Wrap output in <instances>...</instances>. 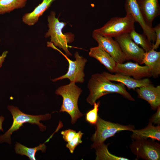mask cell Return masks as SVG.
<instances>
[{
  "instance_id": "6da1fadb",
  "label": "cell",
  "mask_w": 160,
  "mask_h": 160,
  "mask_svg": "<svg viewBox=\"0 0 160 160\" xmlns=\"http://www.w3.org/2000/svg\"><path fill=\"white\" fill-rule=\"evenodd\" d=\"M88 87L89 93L87 101L91 105H93L102 96L112 93L119 94L130 101L135 100L123 84L112 82L102 73H96L91 76L88 81Z\"/></svg>"
},
{
  "instance_id": "7a4b0ae2",
  "label": "cell",
  "mask_w": 160,
  "mask_h": 160,
  "mask_svg": "<svg viewBox=\"0 0 160 160\" xmlns=\"http://www.w3.org/2000/svg\"><path fill=\"white\" fill-rule=\"evenodd\" d=\"M7 108L12 115L13 122L10 128L4 134L0 135V143H6L11 144V135L13 132L18 130L25 123L36 124L41 131H45L46 127L41 123L40 121L48 120L51 118V114L49 113L39 115L26 114L21 111L18 108L12 105H8Z\"/></svg>"
},
{
  "instance_id": "3957f363",
  "label": "cell",
  "mask_w": 160,
  "mask_h": 160,
  "mask_svg": "<svg viewBox=\"0 0 160 160\" xmlns=\"http://www.w3.org/2000/svg\"><path fill=\"white\" fill-rule=\"evenodd\" d=\"M82 92L75 83L71 82L68 84L60 86L55 91L56 95L61 96L63 98L60 112L69 114L72 124L75 123L78 119L83 116L78 107V99Z\"/></svg>"
},
{
  "instance_id": "277c9868",
  "label": "cell",
  "mask_w": 160,
  "mask_h": 160,
  "mask_svg": "<svg viewBox=\"0 0 160 160\" xmlns=\"http://www.w3.org/2000/svg\"><path fill=\"white\" fill-rule=\"evenodd\" d=\"M56 13L52 11L47 17L49 29L45 35V37H50V42L55 47L62 49L67 56H71L72 54L68 49V43L74 40V36L71 33L64 34L62 29L66 25V23L60 22L55 17Z\"/></svg>"
},
{
  "instance_id": "5b68a950",
  "label": "cell",
  "mask_w": 160,
  "mask_h": 160,
  "mask_svg": "<svg viewBox=\"0 0 160 160\" xmlns=\"http://www.w3.org/2000/svg\"><path fill=\"white\" fill-rule=\"evenodd\" d=\"M135 23L132 16L126 13L124 17L111 18L103 26L94 30L93 31L103 36L115 38L129 33L135 29Z\"/></svg>"
},
{
  "instance_id": "8992f818",
  "label": "cell",
  "mask_w": 160,
  "mask_h": 160,
  "mask_svg": "<svg viewBox=\"0 0 160 160\" xmlns=\"http://www.w3.org/2000/svg\"><path fill=\"white\" fill-rule=\"evenodd\" d=\"M96 129L91 137L93 143L91 148L104 143L107 138L113 136L117 132L124 130L132 131L135 129L133 125H125L106 121L98 117L95 124Z\"/></svg>"
},
{
  "instance_id": "52a82bcc",
  "label": "cell",
  "mask_w": 160,
  "mask_h": 160,
  "mask_svg": "<svg viewBox=\"0 0 160 160\" xmlns=\"http://www.w3.org/2000/svg\"><path fill=\"white\" fill-rule=\"evenodd\" d=\"M47 47H51L59 52L66 58L69 64L67 72L63 75L52 79V81L55 82L67 79L70 80L71 82L81 83H83L84 80V78L85 76L84 70L87 60L83 57L80 56L78 52H76L74 54L75 60H72L65 54L55 46L52 43L47 42Z\"/></svg>"
},
{
  "instance_id": "ba28073f",
  "label": "cell",
  "mask_w": 160,
  "mask_h": 160,
  "mask_svg": "<svg viewBox=\"0 0 160 160\" xmlns=\"http://www.w3.org/2000/svg\"><path fill=\"white\" fill-rule=\"evenodd\" d=\"M130 148L137 159L146 160L160 159V145L151 139L134 140Z\"/></svg>"
},
{
  "instance_id": "9c48e42d",
  "label": "cell",
  "mask_w": 160,
  "mask_h": 160,
  "mask_svg": "<svg viewBox=\"0 0 160 160\" xmlns=\"http://www.w3.org/2000/svg\"><path fill=\"white\" fill-rule=\"evenodd\" d=\"M127 60H132L139 64H143L145 51L139 47L131 38L129 33L115 38Z\"/></svg>"
},
{
  "instance_id": "30bf717a",
  "label": "cell",
  "mask_w": 160,
  "mask_h": 160,
  "mask_svg": "<svg viewBox=\"0 0 160 160\" xmlns=\"http://www.w3.org/2000/svg\"><path fill=\"white\" fill-rule=\"evenodd\" d=\"M92 37L117 63H124L127 60L117 41L112 37L102 36L93 31Z\"/></svg>"
},
{
  "instance_id": "8fae6325",
  "label": "cell",
  "mask_w": 160,
  "mask_h": 160,
  "mask_svg": "<svg viewBox=\"0 0 160 160\" xmlns=\"http://www.w3.org/2000/svg\"><path fill=\"white\" fill-rule=\"evenodd\" d=\"M125 9L126 13L130 14L135 22L139 23L143 33L148 39L153 44L156 39V35L153 27L148 26L145 22L139 9L136 0H126Z\"/></svg>"
},
{
  "instance_id": "7c38bea8",
  "label": "cell",
  "mask_w": 160,
  "mask_h": 160,
  "mask_svg": "<svg viewBox=\"0 0 160 160\" xmlns=\"http://www.w3.org/2000/svg\"><path fill=\"white\" fill-rule=\"evenodd\" d=\"M115 73L132 76L136 79L151 76L148 66H141L137 63L131 62L121 63H117Z\"/></svg>"
},
{
  "instance_id": "4fadbf2b",
  "label": "cell",
  "mask_w": 160,
  "mask_h": 160,
  "mask_svg": "<svg viewBox=\"0 0 160 160\" xmlns=\"http://www.w3.org/2000/svg\"><path fill=\"white\" fill-rule=\"evenodd\" d=\"M138 98L147 101L151 109L155 110L160 106V86L156 87L151 84L147 86L137 88Z\"/></svg>"
},
{
  "instance_id": "5bb4252c",
  "label": "cell",
  "mask_w": 160,
  "mask_h": 160,
  "mask_svg": "<svg viewBox=\"0 0 160 160\" xmlns=\"http://www.w3.org/2000/svg\"><path fill=\"white\" fill-rule=\"evenodd\" d=\"M139 9L146 23L152 27L154 20L160 15L158 0H136Z\"/></svg>"
},
{
  "instance_id": "9a60e30c",
  "label": "cell",
  "mask_w": 160,
  "mask_h": 160,
  "mask_svg": "<svg viewBox=\"0 0 160 160\" xmlns=\"http://www.w3.org/2000/svg\"><path fill=\"white\" fill-rule=\"evenodd\" d=\"M102 73L110 81L121 83L129 89H135L151 84V81L148 78L136 79L119 73L112 74L105 71Z\"/></svg>"
},
{
  "instance_id": "2e32d148",
  "label": "cell",
  "mask_w": 160,
  "mask_h": 160,
  "mask_svg": "<svg viewBox=\"0 0 160 160\" xmlns=\"http://www.w3.org/2000/svg\"><path fill=\"white\" fill-rule=\"evenodd\" d=\"M89 55L90 57L98 60L110 72H115L117 63L100 46L98 45L97 46L91 48Z\"/></svg>"
},
{
  "instance_id": "e0dca14e",
  "label": "cell",
  "mask_w": 160,
  "mask_h": 160,
  "mask_svg": "<svg viewBox=\"0 0 160 160\" xmlns=\"http://www.w3.org/2000/svg\"><path fill=\"white\" fill-rule=\"evenodd\" d=\"M143 63L148 67L151 76L158 78L160 74V52L153 49L145 52Z\"/></svg>"
},
{
  "instance_id": "ac0fdd59",
  "label": "cell",
  "mask_w": 160,
  "mask_h": 160,
  "mask_svg": "<svg viewBox=\"0 0 160 160\" xmlns=\"http://www.w3.org/2000/svg\"><path fill=\"white\" fill-rule=\"evenodd\" d=\"M55 0H42L41 3L36 7L31 12L25 14L23 16L22 20L28 26L35 25L39 17L51 6Z\"/></svg>"
},
{
  "instance_id": "d6986e66",
  "label": "cell",
  "mask_w": 160,
  "mask_h": 160,
  "mask_svg": "<svg viewBox=\"0 0 160 160\" xmlns=\"http://www.w3.org/2000/svg\"><path fill=\"white\" fill-rule=\"evenodd\" d=\"M132 132L131 138L134 140L150 138L154 140H160V125L154 126L149 123L145 127L138 130L134 129Z\"/></svg>"
},
{
  "instance_id": "ffe728a7",
  "label": "cell",
  "mask_w": 160,
  "mask_h": 160,
  "mask_svg": "<svg viewBox=\"0 0 160 160\" xmlns=\"http://www.w3.org/2000/svg\"><path fill=\"white\" fill-rule=\"evenodd\" d=\"M50 136L44 143L40 144L38 146L33 148H28L17 142L15 148V153L17 154L25 155L31 160H36L35 154L38 151L41 150L43 152H45L46 147L45 143L49 141L52 137Z\"/></svg>"
},
{
  "instance_id": "44dd1931",
  "label": "cell",
  "mask_w": 160,
  "mask_h": 160,
  "mask_svg": "<svg viewBox=\"0 0 160 160\" xmlns=\"http://www.w3.org/2000/svg\"><path fill=\"white\" fill-rule=\"evenodd\" d=\"M27 0H0V14L24 7Z\"/></svg>"
},
{
  "instance_id": "7402d4cb",
  "label": "cell",
  "mask_w": 160,
  "mask_h": 160,
  "mask_svg": "<svg viewBox=\"0 0 160 160\" xmlns=\"http://www.w3.org/2000/svg\"><path fill=\"white\" fill-rule=\"evenodd\" d=\"M96 160H129L127 158L116 156L110 153L108 149V145L104 143L95 147Z\"/></svg>"
},
{
  "instance_id": "603a6c76",
  "label": "cell",
  "mask_w": 160,
  "mask_h": 160,
  "mask_svg": "<svg viewBox=\"0 0 160 160\" xmlns=\"http://www.w3.org/2000/svg\"><path fill=\"white\" fill-rule=\"evenodd\" d=\"M129 34L133 41L137 45H140L145 52L153 49L152 44L143 33L140 34L136 32L135 29Z\"/></svg>"
},
{
  "instance_id": "cb8c5ba5",
  "label": "cell",
  "mask_w": 160,
  "mask_h": 160,
  "mask_svg": "<svg viewBox=\"0 0 160 160\" xmlns=\"http://www.w3.org/2000/svg\"><path fill=\"white\" fill-rule=\"evenodd\" d=\"M100 102L95 103L93 108L86 114V120L92 124H95L98 118V111Z\"/></svg>"
},
{
  "instance_id": "d4e9b609",
  "label": "cell",
  "mask_w": 160,
  "mask_h": 160,
  "mask_svg": "<svg viewBox=\"0 0 160 160\" xmlns=\"http://www.w3.org/2000/svg\"><path fill=\"white\" fill-rule=\"evenodd\" d=\"M83 134L81 131H79L74 137L66 144V147L69 149L71 153H73L76 147L82 142L81 138Z\"/></svg>"
},
{
  "instance_id": "484cf974",
  "label": "cell",
  "mask_w": 160,
  "mask_h": 160,
  "mask_svg": "<svg viewBox=\"0 0 160 160\" xmlns=\"http://www.w3.org/2000/svg\"><path fill=\"white\" fill-rule=\"evenodd\" d=\"M77 132L74 130L68 129L62 131L61 134L64 140L68 143L72 140L76 135Z\"/></svg>"
},
{
  "instance_id": "4316f807",
  "label": "cell",
  "mask_w": 160,
  "mask_h": 160,
  "mask_svg": "<svg viewBox=\"0 0 160 160\" xmlns=\"http://www.w3.org/2000/svg\"><path fill=\"white\" fill-rule=\"evenodd\" d=\"M156 35V39L154 44H152L153 49L156 50L160 44V24H158L153 28Z\"/></svg>"
},
{
  "instance_id": "83f0119b",
  "label": "cell",
  "mask_w": 160,
  "mask_h": 160,
  "mask_svg": "<svg viewBox=\"0 0 160 160\" xmlns=\"http://www.w3.org/2000/svg\"><path fill=\"white\" fill-rule=\"evenodd\" d=\"M157 111L150 118L149 123L152 124H156L160 125V106L157 108Z\"/></svg>"
},
{
  "instance_id": "f1b7e54d",
  "label": "cell",
  "mask_w": 160,
  "mask_h": 160,
  "mask_svg": "<svg viewBox=\"0 0 160 160\" xmlns=\"http://www.w3.org/2000/svg\"><path fill=\"white\" fill-rule=\"evenodd\" d=\"M8 53L7 51H5L0 55V68L2 66L3 63Z\"/></svg>"
},
{
  "instance_id": "f546056e",
  "label": "cell",
  "mask_w": 160,
  "mask_h": 160,
  "mask_svg": "<svg viewBox=\"0 0 160 160\" xmlns=\"http://www.w3.org/2000/svg\"><path fill=\"white\" fill-rule=\"evenodd\" d=\"M4 120V118L3 116H0V130L2 132L4 131V129L2 128V124Z\"/></svg>"
},
{
  "instance_id": "4dcf8cb0",
  "label": "cell",
  "mask_w": 160,
  "mask_h": 160,
  "mask_svg": "<svg viewBox=\"0 0 160 160\" xmlns=\"http://www.w3.org/2000/svg\"><path fill=\"white\" fill-rule=\"evenodd\" d=\"M1 39H0V43H1Z\"/></svg>"
}]
</instances>
